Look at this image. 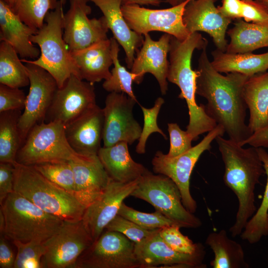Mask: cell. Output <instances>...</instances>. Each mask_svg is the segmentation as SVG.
I'll return each instance as SVG.
<instances>
[{"mask_svg":"<svg viewBox=\"0 0 268 268\" xmlns=\"http://www.w3.org/2000/svg\"><path fill=\"white\" fill-rule=\"evenodd\" d=\"M206 48L198 60L196 94L206 100L207 115L223 127L229 139L242 146L253 134L245 123L248 108L243 96L249 76L237 72L221 74L212 67Z\"/></svg>","mask_w":268,"mask_h":268,"instance_id":"6da1fadb","label":"cell"},{"mask_svg":"<svg viewBox=\"0 0 268 268\" xmlns=\"http://www.w3.org/2000/svg\"><path fill=\"white\" fill-rule=\"evenodd\" d=\"M215 140L224 164V184L234 193L238 201L236 220L229 229L235 237L240 235L257 211L255 188L265 170L256 147L244 148L221 135Z\"/></svg>","mask_w":268,"mask_h":268,"instance_id":"7a4b0ae2","label":"cell"},{"mask_svg":"<svg viewBox=\"0 0 268 268\" xmlns=\"http://www.w3.org/2000/svg\"><path fill=\"white\" fill-rule=\"evenodd\" d=\"M208 41L198 33L191 34L180 40L171 35L169 49V65L167 80L177 85L181 90L178 97L184 99L188 108L189 121L186 131L193 140L199 135L214 129L217 125L205 110V105L196 101V79L198 71L193 70L191 60L196 49L207 47Z\"/></svg>","mask_w":268,"mask_h":268,"instance_id":"3957f363","label":"cell"},{"mask_svg":"<svg viewBox=\"0 0 268 268\" xmlns=\"http://www.w3.org/2000/svg\"><path fill=\"white\" fill-rule=\"evenodd\" d=\"M14 191L65 221L82 219L87 207L73 194L52 182L33 166L14 163Z\"/></svg>","mask_w":268,"mask_h":268,"instance_id":"277c9868","label":"cell"},{"mask_svg":"<svg viewBox=\"0 0 268 268\" xmlns=\"http://www.w3.org/2000/svg\"><path fill=\"white\" fill-rule=\"evenodd\" d=\"M63 6L60 0L57 7L46 14L43 26L30 38L31 41L40 47V57L34 60L21 59L22 62L33 64L46 70L55 78L59 88L63 86L71 74L80 78L63 38Z\"/></svg>","mask_w":268,"mask_h":268,"instance_id":"5b68a950","label":"cell"},{"mask_svg":"<svg viewBox=\"0 0 268 268\" xmlns=\"http://www.w3.org/2000/svg\"><path fill=\"white\" fill-rule=\"evenodd\" d=\"M4 234L13 241L44 242L63 226L65 221L39 208L13 191L0 203Z\"/></svg>","mask_w":268,"mask_h":268,"instance_id":"8992f818","label":"cell"},{"mask_svg":"<svg viewBox=\"0 0 268 268\" xmlns=\"http://www.w3.org/2000/svg\"><path fill=\"white\" fill-rule=\"evenodd\" d=\"M65 125L58 121L43 122L29 132L17 154L16 162L23 165L56 161H80L90 156L77 153L67 139Z\"/></svg>","mask_w":268,"mask_h":268,"instance_id":"52a82bcc","label":"cell"},{"mask_svg":"<svg viewBox=\"0 0 268 268\" xmlns=\"http://www.w3.org/2000/svg\"><path fill=\"white\" fill-rule=\"evenodd\" d=\"M131 196L148 202L181 228H197L202 225L184 206L179 189L166 176L154 175L146 169Z\"/></svg>","mask_w":268,"mask_h":268,"instance_id":"ba28073f","label":"cell"},{"mask_svg":"<svg viewBox=\"0 0 268 268\" xmlns=\"http://www.w3.org/2000/svg\"><path fill=\"white\" fill-rule=\"evenodd\" d=\"M224 133L223 127L217 125L198 144L184 153L170 157L158 151L152 160L154 172L166 176L174 182L180 190L183 204L192 213L196 211L197 203L190 193L192 172L201 155L211 148V143L218 136H223Z\"/></svg>","mask_w":268,"mask_h":268,"instance_id":"9c48e42d","label":"cell"},{"mask_svg":"<svg viewBox=\"0 0 268 268\" xmlns=\"http://www.w3.org/2000/svg\"><path fill=\"white\" fill-rule=\"evenodd\" d=\"M135 243L123 234L105 230L78 258L74 268H140Z\"/></svg>","mask_w":268,"mask_h":268,"instance_id":"30bf717a","label":"cell"},{"mask_svg":"<svg viewBox=\"0 0 268 268\" xmlns=\"http://www.w3.org/2000/svg\"><path fill=\"white\" fill-rule=\"evenodd\" d=\"M93 242L82 219L65 221L43 242L46 252L41 260L42 268H74L78 258Z\"/></svg>","mask_w":268,"mask_h":268,"instance_id":"8fae6325","label":"cell"},{"mask_svg":"<svg viewBox=\"0 0 268 268\" xmlns=\"http://www.w3.org/2000/svg\"><path fill=\"white\" fill-rule=\"evenodd\" d=\"M191 0L170 8L153 9L137 4L123 3L121 10L130 28L140 35L157 31L184 40L190 35L184 24L185 6Z\"/></svg>","mask_w":268,"mask_h":268,"instance_id":"7c38bea8","label":"cell"},{"mask_svg":"<svg viewBox=\"0 0 268 268\" xmlns=\"http://www.w3.org/2000/svg\"><path fill=\"white\" fill-rule=\"evenodd\" d=\"M25 66L30 87L18 123L22 144L31 130L36 125L45 122L58 88L56 79L46 70L28 63H26Z\"/></svg>","mask_w":268,"mask_h":268,"instance_id":"4fadbf2b","label":"cell"},{"mask_svg":"<svg viewBox=\"0 0 268 268\" xmlns=\"http://www.w3.org/2000/svg\"><path fill=\"white\" fill-rule=\"evenodd\" d=\"M89 0H70L69 7L64 15L63 38L71 53L82 50L108 39L109 27L104 16L89 19Z\"/></svg>","mask_w":268,"mask_h":268,"instance_id":"5bb4252c","label":"cell"},{"mask_svg":"<svg viewBox=\"0 0 268 268\" xmlns=\"http://www.w3.org/2000/svg\"><path fill=\"white\" fill-rule=\"evenodd\" d=\"M135 100L124 93L110 92L103 108V146L124 141L133 144L139 139L142 129L133 114Z\"/></svg>","mask_w":268,"mask_h":268,"instance_id":"9a60e30c","label":"cell"},{"mask_svg":"<svg viewBox=\"0 0 268 268\" xmlns=\"http://www.w3.org/2000/svg\"><path fill=\"white\" fill-rule=\"evenodd\" d=\"M96 105L94 84L71 74L57 90L45 122L66 126Z\"/></svg>","mask_w":268,"mask_h":268,"instance_id":"2e32d148","label":"cell"},{"mask_svg":"<svg viewBox=\"0 0 268 268\" xmlns=\"http://www.w3.org/2000/svg\"><path fill=\"white\" fill-rule=\"evenodd\" d=\"M139 180L122 183L111 178L102 194L86 208L82 220L93 242L118 214L124 200L131 196Z\"/></svg>","mask_w":268,"mask_h":268,"instance_id":"e0dca14e","label":"cell"},{"mask_svg":"<svg viewBox=\"0 0 268 268\" xmlns=\"http://www.w3.org/2000/svg\"><path fill=\"white\" fill-rule=\"evenodd\" d=\"M134 251L140 268H203L205 251L193 255L183 254L171 249L162 239L159 229L135 244Z\"/></svg>","mask_w":268,"mask_h":268,"instance_id":"ac0fdd59","label":"cell"},{"mask_svg":"<svg viewBox=\"0 0 268 268\" xmlns=\"http://www.w3.org/2000/svg\"><path fill=\"white\" fill-rule=\"evenodd\" d=\"M217 0H191L185 6L183 21L191 34L202 31L212 38L216 49L225 52L226 33L232 20L224 17L215 3Z\"/></svg>","mask_w":268,"mask_h":268,"instance_id":"d6986e66","label":"cell"},{"mask_svg":"<svg viewBox=\"0 0 268 268\" xmlns=\"http://www.w3.org/2000/svg\"><path fill=\"white\" fill-rule=\"evenodd\" d=\"M141 48L136 52L131 72L136 75L135 83H140L146 73L152 74L156 79L162 95L168 90L167 75L169 63L167 55L169 52L171 35L165 33L158 41L153 40L149 34L144 35Z\"/></svg>","mask_w":268,"mask_h":268,"instance_id":"ffe728a7","label":"cell"},{"mask_svg":"<svg viewBox=\"0 0 268 268\" xmlns=\"http://www.w3.org/2000/svg\"><path fill=\"white\" fill-rule=\"evenodd\" d=\"M65 127L68 142L77 153L86 156L98 155L103 140V109L96 105Z\"/></svg>","mask_w":268,"mask_h":268,"instance_id":"44dd1931","label":"cell"},{"mask_svg":"<svg viewBox=\"0 0 268 268\" xmlns=\"http://www.w3.org/2000/svg\"><path fill=\"white\" fill-rule=\"evenodd\" d=\"M70 163L74 177V195L87 207L102 194L111 178L98 155Z\"/></svg>","mask_w":268,"mask_h":268,"instance_id":"7402d4cb","label":"cell"},{"mask_svg":"<svg viewBox=\"0 0 268 268\" xmlns=\"http://www.w3.org/2000/svg\"><path fill=\"white\" fill-rule=\"evenodd\" d=\"M99 8L105 17L114 38L122 46L126 54V62L131 69L134 55L144 41L142 35L132 30L121 10L124 0H89Z\"/></svg>","mask_w":268,"mask_h":268,"instance_id":"603a6c76","label":"cell"},{"mask_svg":"<svg viewBox=\"0 0 268 268\" xmlns=\"http://www.w3.org/2000/svg\"><path fill=\"white\" fill-rule=\"evenodd\" d=\"M38 30L23 22L4 0H0V41L10 44L21 59L40 57V50L30 40Z\"/></svg>","mask_w":268,"mask_h":268,"instance_id":"cb8c5ba5","label":"cell"},{"mask_svg":"<svg viewBox=\"0 0 268 268\" xmlns=\"http://www.w3.org/2000/svg\"><path fill=\"white\" fill-rule=\"evenodd\" d=\"M71 55L82 80L94 84L111 76L109 68L113 60L110 39L71 53Z\"/></svg>","mask_w":268,"mask_h":268,"instance_id":"d4e9b609","label":"cell"},{"mask_svg":"<svg viewBox=\"0 0 268 268\" xmlns=\"http://www.w3.org/2000/svg\"><path fill=\"white\" fill-rule=\"evenodd\" d=\"M128 143L121 141L107 147H101L98 156L109 177L113 180L129 183L138 179L146 168L135 162L128 149Z\"/></svg>","mask_w":268,"mask_h":268,"instance_id":"484cf974","label":"cell"},{"mask_svg":"<svg viewBox=\"0 0 268 268\" xmlns=\"http://www.w3.org/2000/svg\"><path fill=\"white\" fill-rule=\"evenodd\" d=\"M243 96L250 113L248 126L253 133L268 123V71L249 77Z\"/></svg>","mask_w":268,"mask_h":268,"instance_id":"4316f807","label":"cell"},{"mask_svg":"<svg viewBox=\"0 0 268 268\" xmlns=\"http://www.w3.org/2000/svg\"><path fill=\"white\" fill-rule=\"evenodd\" d=\"M211 55V65L220 73L237 72L250 77L268 69V52L229 53L216 49Z\"/></svg>","mask_w":268,"mask_h":268,"instance_id":"83f0119b","label":"cell"},{"mask_svg":"<svg viewBox=\"0 0 268 268\" xmlns=\"http://www.w3.org/2000/svg\"><path fill=\"white\" fill-rule=\"evenodd\" d=\"M234 26L227 31L230 41L225 52L247 53L261 48L268 47V25L236 19Z\"/></svg>","mask_w":268,"mask_h":268,"instance_id":"f1b7e54d","label":"cell"},{"mask_svg":"<svg viewBox=\"0 0 268 268\" xmlns=\"http://www.w3.org/2000/svg\"><path fill=\"white\" fill-rule=\"evenodd\" d=\"M205 243L214 253V259L210 262L212 268H249L245 260L242 246L229 238L225 230L209 233L206 237Z\"/></svg>","mask_w":268,"mask_h":268,"instance_id":"f546056e","label":"cell"},{"mask_svg":"<svg viewBox=\"0 0 268 268\" xmlns=\"http://www.w3.org/2000/svg\"><path fill=\"white\" fill-rule=\"evenodd\" d=\"M20 110L0 113V162L14 164L21 145L18 123Z\"/></svg>","mask_w":268,"mask_h":268,"instance_id":"4dcf8cb0","label":"cell"},{"mask_svg":"<svg viewBox=\"0 0 268 268\" xmlns=\"http://www.w3.org/2000/svg\"><path fill=\"white\" fill-rule=\"evenodd\" d=\"M18 55L10 44L5 41H0V84L18 88L29 85L26 67L22 64Z\"/></svg>","mask_w":268,"mask_h":268,"instance_id":"1f68e13d","label":"cell"},{"mask_svg":"<svg viewBox=\"0 0 268 268\" xmlns=\"http://www.w3.org/2000/svg\"><path fill=\"white\" fill-rule=\"evenodd\" d=\"M256 148L264 165L265 174L267 176V182L260 207L249 220L240 234L242 240H246L250 244L258 243L263 236L268 235V152L263 147Z\"/></svg>","mask_w":268,"mask_h":268,"instance_id":"d6a6232c","label":"cell"},{"mask_svg":"<svg viewBox=\"0 0 268 268\" xmlns=\"http://www.w3.org/2000/svg\"><path fill=\"white\" fill-rule=\"evenodd\" d=\"M60 0H14L11 9L30 28H41L50 10H55Z\"/></svg>","mask_w":268,"mask_h":268,"instance_id":"836d02e7","label":"cell"},{"mask_svg":"<svg viewBox=\"0 0 268 268\" xmlns=\"http://www.w3.org/2000/svg\"><path fill=\"white\" fill-rule=\"evenodd\" d=\"M110 40L114 67L111 71V76L105 80L102 86L108 92L124 93L131 98L137 100L132 88V83L135 82L136 75L131 71H128L120 64L118 59L119 44L114 37L110 38Z\"/></svg>","mask_w":268,"mask_h":268,"instance_id":"e575fe53","label":"cell"},{"mask_svg":"<svg viewBox=\"0 0 268 268\" xmlns=\"http://www.w3.org/2000/svg\"><path fill=\"white\" fill-rule=\"evenodd\" d=\"M33 166L49 180L74 195V177L70 161L47 162Z\"/></svg>","mask_w":268,"mask_h":268,"instance_id":"d590c367","label":"cell"},{"mask_svg":"<svg viewBox=\"0 0 268 268\" xmlns=\"http://www.w3.org/2000/svg\"><path fill=\"white\" fill-rule=\"evenodd\" d=\"M17 248L13 268H42L41 260L46 252L43 242L13 241Z\"/></svg>","mask_w":268,"mask_h":268,"instance_id":"8d00e7d4","label":"cell"},{"mask_svg":"<svg viewBox=\"0 0 268 268\" xmlns=\"http://www.w3.org/2000/svg\"><path fill=\"white\" fill-rule=\"evenodd\" d=\"M118 214L149 230L159 229L175 224L159 211L156 210L152 213L141 212L128 206L124 202Z\"/></svg>","mask_w":268,"mask_h":268,"instance_id":"74e56055","label":"cell"},{"mask_svg":"<svg viewBox=\"0 0 268 268\" xmlns=\"http://www.w3.org/2000/svg\"><path fill=\"white\" fill-rule=\"evenodd\" d=\"M181 227L173 224L159 229V233L163 241L174 251L193 255L204 249L201 243H194L180 231Z\"/></svg>","mask_w":268,"mask_h":268,"instance_id":"f35d334b","label":"cell"},{"mask_svg":"<svg viewBox=\"0 0 268 268\" xmlns=\"http://www.w3.org/2000/svg\"><path fill=\"white\" fill-rule=\"evenodd\" d=\"M164 103V100L162 97L157 98L154 106L149 109L140 105L143 115L144 124L140 136L138 139V143L136 148V152L139 154L145 153L146 143L149 136L152 133L157 132L167 139V137L157 125V117L160 110Z\"/></svg>","mask_w":268,"mask_h":268,"instance_id":"ab89813d","label":"cell"},{"mask_svg":"<svg viewBox=\"0 0 268 268\" xmlns=\"http://www.w3.org/2000/svg\"><path fill=\"white\" fill-rule=\"evenodd\" d=\"M105 230L121 233L136 244L142 241L157 229H144L133 221L117 214L108 223Z\"/></svg>","mask_w":268,"mask_h":268,"instance_id":"60d3db41","label":"cell"},{"mask_svg":"<svg viewBox=\"0 0 268 268\" xmlns=\"http://www.w3.org/2000/svg\"><path fill=\"white\" fill-rule=\"evenodd\" d=\"M168 131L170 143L169 152L166 154L168 156H177L192 147V138L187 131L182 130L177 123H168Z\"/></svg>","mask_w":268,"mask_h":268,"instance_id":"b9f144b4","label":"cell"},{"mask_svg":"<svg viewBox=\"0 0 268 268\" xmlns=\"http://www.w3.org/2000/svg\"><path fill=\"white\" fill-rule=\"evenodd\" d=\"M26 95L20 88L0 84V113L24 109Z\"/></svg>","mask_w":268,"mask_h":268,"instance_id":"7bdbcfd3","label":"cell"},{"mask_svg":"<svg viewBox=\"0 0 268 268\" xmlns=\"http://www.w3.org/2000/svg\"><path fill=\"white\" fill-rule=\"evenodd\" d=\"M241 16L246 22L268 25V12L256 0H241Z\"/></svg>","mask_w":268,"mask_h":268,"instance_id":"ee69618b","label":"cell"},{"mask_svg":"<svg viewBox=\"0 0 268 268\" xmlns=\"http://www.w3.org/2000/svg\"><path fill=\"white\" fill-rule=\"evenodd\" d=\"M14 164L0 162V204L14 191Z\"/></svg>","mask_w":268,"mask_h":268,"instance_id":"f6af8a7d","label":"cell"},{"mask_svg":"<svg viewBox=\"0 0 268 268\" xmlns=\"http://www.w3.org/2000/svg\"><path fill=\"white\" fill-rule=\"evenodd\" d=\"M4 234L0 237V268H14L15 257Z\"/></svg>","mask_w":268,"mask_h":268,"instance_id":"bcb514c9","label":"cell"},{"mask_svg":"<svg viewBox=\"0 0 268 268\" xmlns=\"http://www.w3.org/2000/svg\"><path fill=\"white\" fill-rule=\"evenodd\" d=\"M222 5L217 6L219 12L231 20L241 18V0H221Z\"/></svg>","mask_w":268,"mask_h":268,"instance_id":"7dc6e473","label":"cell"},{"mask_svg":"<svg viewBox=\"0 0 268 268\" xmlns=\"http://www.w3.org/2000/svg\"><path fill=\"white\" fill-rule=\"evenodd\" d=\"M246 144L255 147L268 148V123L264 127L254 132L241 145L243 146Z\"/></svg>","mask_w":268,"mask_h":268,"instance_id":"c3c4849f","label":"cell"},{"mask_svg":"<svg viewBox=\"0 0 268 268\" xmlns=\"http://www.w3.org/2000/svg\"><path fill=\"white\" fill-rule=\"evenodd\" d=\"M163 0H124L123 3L137 4L138 5H152L159 6Z\"/></svg>","mask_w":268,"mask_h":268,"instance_id":"681fc988","label":"cell"},{"mask_svg":"<svg viewBox=\"0 0 268 268\" xmlns=\"http://www.w3.org/2000/svg\"><path fill=\"white\" fill-rule=\"evenodd\" d=\"M186 0H164L165 2L169 3L171 6L177 5Z\"/></svg>","mask_w":268,"mask_h":268,"instance_id":"f907efd6","label":"cell"},{"mask_svg":"<svg viewBox=\"0 0 268 268\" xmlns=\"http://www.w3.org/2000/svg\"><path fill=\"white\" fill-rule=\"evenodd\" d=\"M14 0H4L6 3L11 8Z\"/></svg>","mask_w":268,"mask_h":268,"instance_id":"816d5d0a","label":"cell"},{"mask_svg":"<svg viewBox=\"0 0 268 268\" xmlns=\"http://www.w3.org/2000/svg\"><path fill=\"white\" fill-rule=\"evenodd\" d=\"M266 8L268 12V0H266L265 2L262 3Z\"/></svg>","mask_w":268,"mask_h":268,"instance_id":"f5cc1de1","label":"cell"},{"mask_svg":"<svg viewBox=\"0 0 268 268\" xmlns=\"http://www.w3.org/2000/svg\"><path fill=\"white\" fill-rule=\"evenodd\" d=\"M60 1L61 2V3H62V4L64 5L65 4V3H66L67 2V0H60Z\"/></svg>","mask_w":268,"mask_h":268,"instance_id":"db71d44e","label":"cell"},{"mask_svg":"<svg viewBox=\"0 0 268 268\" xmlns=\"http://www.w3.org/2000/svg\"><path fill=\"white\" fill-rule=\"evenodd\" d=\"M256 0L257 1H259V2H261V3H263L266 0Z\"/></svg>","mask_w":268,"mask_h":268,"instance_id":"11a10c76","label":"cell"},{"mask_svg":"<svg viewBox=\"0 0 268 268\" xmlns=\"http://www.w3.org/2000/svg\"><path fill=\"white\" fill-rule=\"evenodd\" d=\"M267 222H268V217H267Z\"/></svg>","mask_w":268,"mask_h":268,"instance_id":"9f6ffc18","label":"cell"}]
</instances>
